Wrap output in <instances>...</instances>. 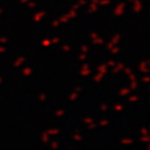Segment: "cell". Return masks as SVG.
<instances>
[{
    "instance_id": "20",
    "label": "cell",
    "mask_w": 150,
    "mask_h": 150,
    "mask_svg": "<svg viewBox=\"0 0 150 150\" xmlns=\"http://www.w3.org/2000/svg\"><path fill=\"white\" fill-rule=\"evenodd\" d=\"M0 13H1V9H0Z\"/></svg>"
},
{
    "instance_id": "7",
    "label": "cell",
    "mask_w": 150,
    "mask_h": 150,
    "mask_svg": "<svg viewBox=\"0 0 150 150\" xmlns=\"http://www.w3.org/2000/svg\"><path fill=\"white\" fill-rule=\"evenodd\" d=\"M45 99H46V96H45V95H41V96H40V100H41V101H43Z\"/></svg>"
},
{
    "instance_id": "5",
    "label": "cell",
    "mask_w": 150,
    "mask_h": 150,
    "mask_svg": "<svg viewBox=\"0 0 150 150\" xmlns=\"http://www.w3.org/2000/svg\"><path fill=\"white\" fill-rule=\"evenodd\" d=\"M49 134H58V132H59V131H58V130H50V131H48Z\"/></svg>"
},
{
    "instance_id": "12",
    "label": "cell",
    "mask_w": 150,
    "mask_h": 150,
    "mask_svg": "<svg viewBox=\"0 0 150 150\" xmlns=\"http://www.w3.org/2000/svg\"><path fill=\"white\" fill-rule=\"evenodd\" d=\"M100 125H102V126H103V125H108V121H101Z\"/></svg>"
},
{
    "instance_id": "4",
    "label": "cell",
    "mask_w": 150,
    "mask_h": 150,
    "mask_svg": "<svg viewBox=\"0 0 150 150\" xmlns=\"http://www.w3.org/2000/svg\"><path fill=\"white\" fill-rule=\"evenodd\" d=\"M89 74H90L89 70H88V71H82V72H81V75L82 76H87V75H89Z\"/></svg>"
},
{
    "instance_id": "14",
    "label": "cell",
    "mask_w": 150,
    "mask_h": 150,
    "mask_svg": "<svg viewBox=\"0 0 150 150\" xmlns=\"http://www.w3.org/2000/svg\"><path fill=\"white\" fill-rule=\"evenodd\" d=\"M141 132H144L145 134H147V130H146V129H141Z\"/></svg>"
},
{
    "instance_id": "13",
    "label": "cell",
    "mask_w": 150,
    "mask_h": 150,
    "mask_svg": "<svg viewBox=\"0 0 150 150\" xmlns=\"http://www.w3.org/2000/svg\"><path fill=\"white\" fill-rule=\"evenodd\" d=\"M60 115H64V111H58L57 112V116H60Z\"/></svg>"
},
{
    "instance_id": "8",
    "label": "cell",
    "mask_w": 150,
    "mask_h": 150,
    "mask_svg": "<svg viewBox=\"0 0 150 150\" xmlns=\"http://www.w3.org/2000/svg\"><path fill=\"white\" fill-rule=\"evenodd\" d=\"M137 100V97H131L130 98V101H136Z\"/></svg>"
},
{
    "instance_id": "19",
    "label": "cell",
    "mask_w": 150,
    "mask_h": 150,
    "mask_svg": "<svg viewBox=\"0 0 150 150\" xmlns=\"http://www.w3.org/2000/svg\"><path fill=\"white\" fill-rule=\"evenodd\" d=\"M4 50H5V49H1V48H0V52H1V51H4Z\"/></svg>"
},
{
    "instance_id": "11",
    "label": "cell",
    "mask_w": 150,
    "mask_h": 150,
    "mask_svg": "<svg viewBox=\"0 0 150 150\" xmlns=\"http://www.w3.org/2000/svg\"><path fill=\"white\" fill-rule=\"evenodd\" d=\"M121 109H122L121 106H117V107H116V110H121Z\"/></svg>"
},
{
    "instance_id": "9",
    "label": "cell",
    "mask_w": 150,
    "mask_h": 150,
    "mask_svg": "<svg viewBox=\"0 0 150 150\" xmlns=\"http://www.w3.org/2000/svg\"><path fill=\"white\" fill-rule=\"evenodd\" d=\"M118 50H119V49H118V48L113 49V50H112V54H117V52H118Z\"/></svg>"
},
{
    "instance_id": "1",
    "label": "cell",
    "mask_w": 150,
    "mask_h": 150,
    "mask_svg": "<svg viewBox=\"0 0 150 150\" xmlns=\"http://www.w3.org/2000/svg\"><path fill=\"white\" fill-rule=\"evenodd\" d=\"M23 74H25V75H30V74H31V70H30V69H25V70H23Z\"/></svg>"
},
{
    "instance_id": "15",
    "label": "cell",
    "mask_w": 150,
    "mask_h": 150,
    "mask_svg": "<svg viewBox=\"0 0 150 150\" xmlns=\"http://www.w3.org/2000/svg\"><path fill=\"white\" fill-rule=\"evenodd\" d=\"M85 121H86V122H91V121H92V119H86Z\"/></svg>"
},
{
    "instance_id": "6",
    "label": "cell",
    "mask_w": 150,
    "mask_h": 150,
    "mask_svg": "<svg viewBox=\"0 0 150 150\" xmlns=\"http://www.w3.org/2000/svg\"><path fill=\"white\" fill-rule=\"evenodd\" d=\"M95 9H96V6H91L90 7V12H93V11H95Z\"/></svg>"
},
{
    "instance_id": "10",
    "label": "cell",
    "mask_w": 150,
    "mask_h": 150,
    "mask_svg": "<svg viewBox=\"0 0 150 150\" xmlns=\"http://www.w3.org/2000/svg\"><path fill=\"white\" fill-rule=\"evenodd\" d=\"M107 109V106H105V105H102L101 106V110H106Z\"/></svg>"
},
{
    "instance_id": "17",
    "label": "cell",
    "mask_w": 150,
    "mask_h": 150,
    "mask_svg": "<svg viewBox=\"0 0 150 150\" xmlns=\"http://www.w3.org/2000/svg\"><path fill=\"white\" fill-rule=\"evenodd\" d=\"M109 64H110V66H113L115 62H113V61H109Z\"/></svg>"
},
{
    "instance_id": "16",
    "label": "cell",
    "mask_w": 150,
    "mask_h": 150,
    "mask_svg": "<svg viewBox=\"0 0 150 150\" xmlns=\"http://www.w3.org/2000/svg\"><path fill=\"white\" fill-rule=\"evenodd\" d=\"M95 127H96L95 125H91V126H89V128H90V129H93V128H95Z\"/></svg>"
},
{
    "instance_id": "18",
    "label": "cell",
    "mask_w": 150,
    "mask_h": 150,
    "mask_svg": "<svg viewBox=\"0 0 150 150\" xmlns=\"http://www.w3.org/2000/svg\"><path fill=\"white\" fill-rule=\"evenodd\" d=\"M28 0H21V2H27Z\"/></svg>"
},
{
    "instance_id": "2",
    "label": "cell",
    "mask_w": 150,
    "mask_h": 150,
    "mask_svg": "<svg viewBox=\"0 0 150 150\" xmlns=\"http://www.w3.org/2000/svg\"><path fill=\"white\" fill-rule=\"evenodd\" d=\"M109 2H110L109 0H102V1H100V4H101V5H108Z\"/></svg>"
},
{
    "instance_id": "3",
    "label": "cell",
    "mask_w": 150,
    "mask_h": 150,
    "mask_svg": "<svg viewBox=\"0 0 150 150\" xmlns=\"http://www.w3.org/2000/svg\"><path fill=\"white\" fill-rule=\"evenodd\" d=\"M129 92V90L128 89H123L122 91H121V92H120V93H121V95H126V93H128Z\"/></svg>"
}]
</instances>
